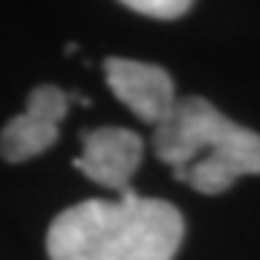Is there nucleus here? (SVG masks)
Segmentation results:
<instances>
[{"mask_svg": "<svg viewBox=\"0 0 260 260\" xmlns=\"http://www.w3.org/2000/svg\"><path fill=\"white\" fill-rule=\"evenodd\" d=\"M107 87L130 113H136L142 121L159 127L174 110V78L165 67L130 61V58H107L104 61Z\"/></svg>", "mask_w": 260, "mask_h": 260, "instance_id": "nucleus-4", "label": "nucleus"}, {"mask_svg": "<svg viewBox=\"0 0 260 260\" xmlns=\"http://www.w3.org/2000/svg\"><path fill=\"white\" fill-rule=\"evenodd\" d=\"M153 150L200 194H223L240 177L260 174V133L225 119L200 95L177 99L153 130Z\"/></svg>", "mask_w": 260, "mask_h": 260, "instance_id": "nucleus-2", "label": "nucleus"}, {"mask_svg": "<svg viewBox=\"0 0 260 260\" xmlns=\"http://www.w3.org/2000/svg\"><path fill=\"white\" fill-rule=\"evenodd\" d=\"M81 142L84 150L81 156H75L73 165L84 177H90L104 188H113L119 194L133 191L130 179L145 153V142L139 133L127 127H95L81 133Z\"/></svg>", "mask_w": 260, "mask_h": 260, "instance_id": "nucleus-5", "label": "nucleus"}, {"mask_svg": "<svg viewBox=\"0 0 260 260\" xmlns=\"http://www.w3.org/2000/svg\"><path fill=\"white\" fill-rule=\"evenodd\" d=\"M185 237L177 205L136 191L61 211L47 232L49 260H174Z\"/></svg>", "mask_w": 260, "mask_h": 260, "instance_id": "nucleus-1", "label": "nucleus"}, {"mask_svg": "<svg viewBox=\"0 0 260 260\" xmlns=\"http://www.w3.org/2000/svg\"><path fill=\"white\" fill-rule=\"evenodd\" d=\"M124 6L133 9V12H139V15L159 18V20L182 18V15L191 9V3H188V0H127Z\"/></svg>", "mask_w": 260, "mask_h": 260, "instance_id": "nucleus-6", "label": "nucleus"}, {"mask_svg": "<svg viewBox=\"0 0 260 260\" xmlns=\"http://www.w3.org/2000/svg\"><path fill=\"white\" fill-rule=\"evenodd\" d=\"M70 93L55 84H41L26 99V110L6 121L0 133V156L6 162H26L41 156L58 139V124L67 116Z\"/></svg>", "mask_w": 260, "mask_h": 260, "instance_id": "nucleus-3", "label": "nucleus"}]
</instances>
